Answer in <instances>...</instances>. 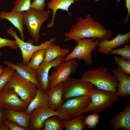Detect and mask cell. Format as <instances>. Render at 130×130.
<instances>
[{
    "label": "cell",
    "mask_w": 130,
    "mask_h": 130,
    "mask_svg": "<svg viewBox=\"0 0 130 130\" xmlns=\"http://www.w3.org/2000/svg\"><path fill=\"white\" fill-rule=\"evenodd\" d=\"M85 117L82 114L78 116L68 120H62L66 130H85L87 128L84 122Z\"/></svg>",
    "instance_id": "cell-24"
},
{
    "label": "cell",
    "mask_w": 130,
    "mask_h": 130,
    "mask_svg": "<svg viewBox=\"0 0 130 130\" xmlns=\"http://www.w3.org/2000/svg\"><path fill=\"white\" fill-rule=\"evenodd\" d=\"M31 0H16L13 2L14 6L11 11L25 12L31 8Z\"/></svg>",
    "instance_id": "cell-28"
},
{
    "label": "cell",
    "mask_w": 130,
    "mask_h": 130,
    "mask_svg": "<svg viewBox=\"0 0 130 130\" xmlns=\"http://www.w3.org/2000/svg\"><path fill=\"white\" fill-rule=\"evenodd\" d=\"M51 13L50 10L41 11L32 8L24 12V25L35 43L39 42L41 37L40 32L41 27L48 19Z\"/></svg>",
    "instance_id": "cell-6"
},
{
    "label": "cell",
    "mask_w": 130,
    "mask_h": 130,
    "mask_svg": "<svg viewBox=\"0 0 130 130\" xmlns=\"http://www.w3.org/2000/svg\"><path fill=\"white\" fill-rule=\"evenodd\" d=\"M91 102L83 111L99 114L112 107L116 101L120 100L114 93L99 89L93 85L90 95Z\"/></svg>",
    "instance_id": "cell-3"
},
{
    "label": "cell",
    "mask_w": 130,
    "mask_h": 130,
    "mask_svg": "<svg viewBox=\"0 0 130 130\" xmlns=\"http://www.w3.org/2000/svg\"><path fill=\"white\" fill-rule=\"evenodd\" d=\"M80 79L91 83L98 89L114 94L118 84L117 80L106 67L99 66L85 71Z\"/></svg>",
    "instance_id": "cell-2"
},
{
    "label": "cell",
    "mask_w": 130,
    "mask_h": 130,
    "mask_svg": "<svg viewBox=\"0 0 130 130\" xmlns=\"http://www.w3.org/2000/svg\"><path fill=\"white\" fill-rule=\"evenodd\" d=\"M112 34L111 31L106 29L89 13L85 18L79 17L69 32L65 33L64 34V39L66 41L93 38H96L99 41L104 39H109Z\"/></svg>",
    "instance_id": "cell-1"
},
{
    "label": "cell",
    "mask_w": 130,
    "mask_h": 130,
    "mask_svg": "<svg viewBox=\"0 0 130 130\" xmlns=\"http://www.w3.org/2000/svg\"><path fill=\"white\" fill-rule=\"evenodd\" d=\"M101 0H94V3L98 1ZM117 5L118 6L120 2V0H117Z\"/></svg>",
    "instance_id": "cell-39"
},
{
    "label": "cell",
    "mask_w": 130,
    "mask_h": 130,
    "mask_svg": "<svg viewBox=\"0 0 130 130\" xmlns=\"http://www.w3.org/2000/svg\"><path fill=\"white\" fill-rule=\"evenodd\" d=\"M15 71L14 69L9 66L4 68V72L0 75V92L10 80Z\"/></svg>",
    "instance_id": "cell-27"
},
{
    "label": "cell",
    "mask_w": 130,
    "mask_h": 130,
    "mask_svg": "<svg viewBox=\"0 0 130 130\" xmlns=\"http://www.w3.org/2000/svg\"><path fill=\"white\" fill-rule=\"evenodd\" d=\"M2 54V53L0 51V56H1V55Z\"/></svg>",
    "instance_id": "cell-40"
},
{
    "label": "cell",
    "mask_w": 130,
    "mask_h": 130,
    "mask_svg": "<svg viewBox=\"0 0 130 130\" xmlns=\"http://www.w3.org/2000/svg\"><path fill=\"white\" fill-rule=\"evenodd\" d=\"M96 38H84L74 40L77 43L73 51L65 57L64 61L77 59L78 61L83 60L87 65L93 63L92 53L98 46L99 41Z\"/></svg>",
    "instance_id": "cell-5"
},
{
    "label": "cell",
    "mask_w": 130,
    "mask_h": 130,
    "mask_svg": "<svg viewBox=\"0 0 130 130\" xmlns=\"http://www.w3.org/2000/svg\"><path fill=\"white\" fill-rule=\"evenodd\" d=\"M7 110L3 107H0V124L6 119Z\"/></svg>",
    "instance_id": "cell-35"
},
{
    "label": "cell",
    "mask_w": 130,
    "mask_h": 130,
    "mask_svg": "<svg viewBox=\"0 0 130 130\" xmlns=\"http://www.w3.org/2000/svg\"><path fill=\"white\" fill-rule=\"evenodd\" d=\"M113 127V130L121 128L125 130H130V104H127L124 109L109 120Z\"/></svg>",
    "instance_id": "cell-16"
},
{
    "label": "cell",
    "mask_w": 130,
    "mask_h": 130,
    "mask_svg": "<svg viewBox=\"0 0 130 130\" xmlns=\"http://www.w3.org/2000/svg\"><path fill=\"white\" fill-rule=\"evenodd\" d=\"M130 41V31L123 34H118L111 40L104 39L99 42L98 51L106 55L110 54V51L122 45L129 42Z\"/></svg>",
    "instance_id": "cell-15"
},
{
    "label": "cell",
    "mask_w": 130,
    "mask_h": 130,
    "mask_svg": "<svg viewBox=\"0 0 130 130\" xmlns=\"http://www.w3.org/2000/svg\"><path fill=\"white\" fill-rule=\"evenodd\" d=\"M2 107L1 105V104L0 103V107Z\"/></svg>",
    "instance_id": "cell-41"
},
{
    "label": "cell",
    "mask_w": 130,
    "mask_h": 130,
    "mask_svg": "<svg viewBox=\"0 0 130 130\" xmlns=\"http://www.w3.org/2000/svg\"><path fill=\"white\" fill-rule=\"evenodd\" d=\"M24 12L12 11L9 12L3 11L0 13V19H5L11 22L20 32L21 39L24 41L25 37L23 26Z\"/></svg>",
    "instance_id": "cell-17"
},
{
    "label": "cell",
    "mask_w": 130,
    "mask_h": 130,
    "mask_svg": "<svg viewBox=\"0 0 130 130\" xmlns=\"http://www.w3.org/2000/svg\"><path fill=\"white\" fill-rule=\"evenodd\" d=\"M93 85L89 82L78 79L69 77L62 83L64 101L74 97L90 95Z\"/></svg>",
    "instance_id": "cell-7"
},
{
    "label": "cell",
    "mask_w": 130,
    "mask_h": 130,
    "mask_svg": "<svg viewBox=\"0 0 130 130\" xmlns=\"http://www.w3.org/2000/svg\"><path fill=\"white\" fill-rule=\"evenodd\" d=\"M70 52L69 49L62 48L59 45L53 43L46 49L43 62H50L59 57H66Z\"/></svg>",
    "instance_id": "cell-23"
},
{
    "label": "cell",
    "mask_w": 130,
    "mask_h": 130,
    "mask_svg": "<svg viewBox=\"0 0 130 130\" xmlns=\"http://www.w3.org/2000/svg\"><path fill=\"white\" fill-rule=\"evenodd\" d=\"M91 102L90 95L72 98L65 101L56 110L67 114L72 118H74L83 113Z\"/></svg>",
    "instance_id": "cell-10"
},
{
    "label": "cell",
    "mask_w": 130,
    "mask_h": 130,
    "mask_svg": "<svg viewBox=\"0 0 130 130\" xmlns=\"http://www.w3.org/2000/svg\"><path fill=\"white\" fill-rule=\"evenodd\" d=\"M7 110L6 119L16 123L26 130H29V115L25 111Z\"/></svg>",
    "instance_id": "cell-22"
},
{
    "label": "cell",
    "mask_w": 130,
    "mask_h": 130,
    "mask_svg": "<svg viewBox=\"0 0 130 130\" xmlns=\"http://www.w3.org/2000/svg\"><path fill=\"white\" fill-rule=\"evenodd\" d=\"M7 33L13 36L21 51L23 62L22 64L26 65L29 62L33 54L36 51L42 49H46L57 40L56 37H52L39 45L35 46L32 43L26 42L20 39L18 36L16 32L12 27L8 28Z\"/></svg>",
    "instance_id": "cell-8"
},
{
    "label": "cell",
    "mask_w": 130,
    "mask_h": 130,
    "mask_svg": "<svg viewBox=\"0 0 130 130\" xmlns=\"http://www.w3.org/2000/svg\"><path fill=\"white\" fill-rule=\"evenodd\" d=\"M0 130H10L8 127L3 122L0 124Z\"/></svg>",
    "instance_id": "cell-37"
},
{
    "label": "cell",
    "mask_w": 130,
    "mask_h": 130,
    "mask_svg": "<svg viewBox=\"0 0 130 130\" xmlns=\"http://www.w3.org/2000/svg\"><path fill=\"white\" fill-rule=\"evenodd\" d=\"M75 0H51L47 4V8L51 9L52 15L50 23L48 24L47 27L50 28L54 26L55 18L57 11L59 9L66 11L68 15L71 16L72 13L69 11V8L74 3Z\"/></svg>",
    "instance_id": "cell-20"
},
{
    "label": "cell",
    "mask_w": 130,
    "mask_h": 130,
    "mask_svg": "<svg viewBox=\"0 0 130 130\" xmlns=\"http://www.w3.org/2000/svg\"><path fill=\"white\" fill-rule=\"evenodd\" d=\"M65 57L58 58L50 62H43L36 70V77L39 88L46 92L50 88L48 79L49 72L50 69L53 67L55 69L60 64L64 62Z\"/></svg>",
    "instance_id": "cell-13"
},
{
    "label": "cell",
    "mask_w": 130,
    "mask_h": 130,
    "mask_svg": "<svg viewBox=\"0 0 130 130\" xmlns=\"http://www.w3.org/2000/svg\"><path fill=\"white\" fill-rule=\"evenodd\" d=\"M4 64L14 69L23 78L34 84L38 89L39 88L36 77V70L32 69L20 62L16 64L9 61H5Z\"/></svg>",
    "instance_id": "cell-18"
},
{
    "label": "cell",
    "mask_w": 130,
    "mask_h": 130,
    "mask_svg": "<svg viewBox=\"0 0 130 130\" xmlns=\"http://www.w3.org/2000/svg\"><path fill=\"white\" fill-rule=\"evenodd\" d=\"M46 93L48 98L49 107L52 110H56L64 102L62 83L50 88Z\"/></svg>",
    "instance_id": "cell-19"
},
{
    "label": "cell",
    "mask_w": 130,
    "mask_h": 130,
    "mask_svg": "<svg viewBox=\"0 0 130 130\" xmlns=\"http://www.w3.org/2000/svg\"><path fill=\"white\" fill-rule=\"evenodd\" d=\"M3 122L7 126L10 130H26L16 123L7 119L5 120Z\"/></svg>",
    "instance_id": "cell-34"
},
{
    "label": "cell",
    "mask_w": 130,
    "mask_h": 130,
    "mask_svg": "<svg viewBox=\"0 0 130 130\" xmlns=\"http://www.w3.org/2000/svg\"><path fill=\"white\" fill-rule=\"evenodd\" d=\"M110 54H115L121 56L122 58L130 60V46L126 45L124 47L116 49H112L110 52Z\"/></svg>",
    "instance_id": "cell-31"
},
{
    "label": "cell",
    "mask_w": 130,
    "mask_h": 130,
    "mask_svg": "<svg viewBox=\"0 0 130 130\" xmlns=\"http://www.w3.org/2000/svg\"><path fill=\"white\" fill-rule=\"evenodd\" d=\"M114 59L115 63L123 72L127 74H130V60L118 56L114 57Z\"/></svg>",
    "instance_id": "cell-30"
},
{
    "label": "cell",
    "mask_w": 130,
    "mask_h": 130,
    "mask_svg": "<svg viewBox=\"0 0 130 130\" xmlns=\"http://www.w3.org/2000/svg\"><path fill=\"white\" fill-rule=\"evenodd\" d=\"M45 0H34L31 3V8L36 10L45 11Z\"/></svg>",
    "instance_id": "cell-33"
},
{
    "label": "cell",
    "mask_w": 130,
    "mask_h": 130,
    "mask_svg": "<svg viewBox=\"0 0 130 130\" xmlns=\"http://www.w3.org/2000/svg\"><path fill=\"white\" fill-rule=\"evenodd\" d=\"M29 130H41L43 129L44 121L53 116H56L62 120L72 118L67 114L53 110L49 107L40 108L33 110L29 115Z\"/></svg>",
    "instance_id": "cell-9"
},
{
    "label": "cell",
    "mask_w": 130,
    "mask_h": 130,
    "mask_svg": "<svg viewBox=\"0 0 130 130\" xmlns=\"http://www.w3.org/2000/svg\"><path fill=\"white\" fill-rule=\"evenodd\" d=\"M46 49H42L34 52L29 62L26 66L33 70H37L43 62Z\"/></svg>",
    "instance_id": "cell-25"
},
{
    "label": "cell",
    "mask_w": 130,
    "mask_h": 130,
    "mask_svg": "<svg viewBox=\"0 0 130 130\" xmlns=\"http://www.w3.org/2000/svg\"><path fill=\"white\" fill-rule=\"evenodd\" d=\"M78 64L76 59L66 61L59 64L48 77L50 88L65 81L71 74L75 73Z\"/></svg>",
    "instance_id": "cell-11"
},
{
    "label": "cell",
    "mask_w": 130,
    "mask_h": 130,
    "mask_svg": "<svg viewBox=\"0 0 130 130\" xmlns=\"http://www.w3.org/2000/svg\"><path fill=\"white\" fill-rule=\"evenodd\" d=\"M62 120L56 116H53L44 121V130H62L64 127Z\"/></svg>",
    "instance_id": "cell-26"
},
{
    "label": "cell",
    "mask_w": 130,
    "mask_h": 130,
    "mask_svg": "<svg viewBox=\"0 0 130 130\" xmlns=\"http://www.w3.org/2000/svg\"><path fill=\"white\" fill-rule=\"evenodd\" d=\"M112 74L118 82L115 95L120 98L130 96V76L123 72L118 66L112 71Z\"/></svg>",
    "instance_id": "cell-14"
},
{
    "label": "cell",
    "mask_w": 130,
    "mask_h": 130,
    "mask_svg": "<svg viewBox=\"0 0 130 130\" xmlns=\"http://www.w3.org/2000/svg\"><path fill=\"white\" fill-rule=\"evenodd\" d=\"M4 70V68L3 66L0 64V75L3 72Z\"/></svg>",
    "instance_id": "cell-38"
},
{
    "label": "cell",
    "mask_w": 130,
    "mask_h": 130,
    "mask_svg": "<svg viewBox=\"0 0 130 130\" xmlns=\"http://www.w3.org/2000/svg\"><path fill=\"white\" fill-rule=\"evenodd\" d=\"M126 1V7L127 9V14L126 18L121 22H124L128 23L130 14V0H125Z\"/></svg>",
    "instance_id": "cell-36"
},
{
    "label": "cell",
    "mask_w": 130,
    "mask_h": 130,
    "mask_svg": "<svg viewBox=\"0 0 130 130\" xmlns=\"http://www.w3.org/2000/svg\"><path fill=\"white\" fill-rule=\"evenodd\" d=\"M8 46L13 49L18 47L15 40H11L0 37V48Z\"/></svg>",
    "instance_id": "cell-32"
},
{
    "label": "cell",
    "mask_w": 130,
    "mask_h": 130,
    "mask_svg": "<svg viewBox=\"0 0 130 130\" xmlns=\"http://www.w3.org/2000/svg\"><path fill=\"white\" fill-rule=\"evenodd\" d=\"M49 107V100L46 92L40 89H38L36 95L28 104L25 111L29 115L34 109L40 108Z\"/></svg>",
    "instance_id": "cell-21"
},
{
    "label": "cell",
    "mask_w": 130,
    "mask_h": 130,
    "mask_svg": "<svg viewBox=\"0 0 130 130\" xmlns=\"http://www.w3.org/2000/svg\"><path fill=\"white\" fill-rule=\"evenodd\" d=\"M0 103L2 107L7 109L17 111H25L28 105L19 98L12 88L0 92Z\"/></svg>",
    "instance_id": "cell-12"
},
{
    "label": "cell",
    "mask_w": 130,
    "mask_h": 130,
    "mask_svg": "<svg viewBox=\"0 0 130 130\" xmlns=\"http://www.w3.org/2000/svg\"><path fill=\"white\" fill-rule=\"evenodd\" d=\"M100 115L98 113H93L85 117L84 122L87 128H95L99 122Z\"/></svg>",
    "instance_id": "cell-29"
},
{
    "label": "cell",
    "mask_w": 130,
    "mask_h": 130,
    "mask_svg": "<svg viewBox=\"0 0 130 130\" xmlns=\"http://www.w3.org/2000/svg\"><path fill=\"white\" fill-rule=\"evenodd\" d=\"M37 87L35 84L23 78L15 71L3 90L12 88L20 98L28 105L36 95Z\"/></svg>",
    "instance_id": "cell-4"
}]
</instances>
